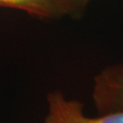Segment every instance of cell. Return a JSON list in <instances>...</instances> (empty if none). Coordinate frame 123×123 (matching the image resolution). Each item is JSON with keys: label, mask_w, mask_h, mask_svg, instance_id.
<instances>
[{"label": "cell", "mask_w": 123, "mask_h": 123, "mask_svg": "<svg viewBox=\"0 0 123 123\" xmlns=\"http://www.w3.org/2000/svg\"><path fill=\"white\" fill-rule=\"evenodd\" d=\"M48 113L44 123H123V111L90 118L84 114L83 104L68 99L61 92L48 95Z\"/></svg>", "instance_id": "1"}, {"label": "cell", "mask_w": 123, "mask_h": 123, "mask_svg": "<svg viewBox=\"0 0 123 123\" xmlns=\"http://www.w3.org/2000/svg\"><path fill=\"white\" fill-rule=\"evenodd\" d=\"M92 98L98 115L123 111V66L108 67L95 77Z\"/></svg>", "instance_id": "2"}, {"label": "cell", "mask_w": 123, "mask_h": 123, "mask_svg": "<svg viewBox=\"0 0 123 123\" xmlns=\"http://www.w3.org/2000/svg\"><path fill=\"white\" fill-rule=\"evenodd\" d=\"M0 7L19 9L39 18L61 16L53 0H0Z\"/></svg>", "instance_id": "3"}, {"label": "cell", "mask_w": 123, "mask_h": 123, "mask_svg": "<svg viewBox=\"0 0 123 123\" xmlns=\"http://www.w3.org/2000/svg\"><path fill=\"white\" fill-rule=\"evenodd\" d=\"M61 15L74 13L85 7L89 0H53Z\"/></svg>", "instance_id": "4"}]
</instances>
